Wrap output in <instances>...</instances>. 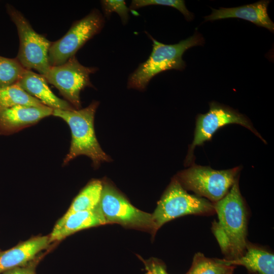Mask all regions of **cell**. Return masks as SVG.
Returning <instances> with one entry per match:
<instances>
[{
	"mask_svg": "<svg viewBox=\"0 0 274 274\" xmlns=\"http://www.w3.org/2000/svg\"><path fill=\"white\" fill-rule=\"evenodd\" d=\"M53 111L45 105H16L0 110V132L11 133L20 131L52 115Z\"/></svg>",
	"mask_w": 274,
	"mask_h": 274,
	"instance_id": "cell-11",
	"label": "cell"
},
{
	"mask_svg": "<svg viewBox=\"0 0 274 274\" xmlns=\"http://www.w3.org/2000/svg\"><path fill=\"white\" fill-rule=\"evenodd\" d=\"M234 268L223 263L221 259L206 257L201 253H196L193 257L192 265L186 274H225Z\"/></svg>",
	"mask_w": 274,
	"mask_h": 274,
	"instance_id": "cell-19",
	"label": "cell"
},
{
	"mask_svg": "<svg viewBox=\"0 0 274 274\" xmlns=\"http://www.w3.org/2000/svg\"><path fill=\"white\" fill-rule=\"evenodd\" d=\"M146 274H168L165 266L157 259H152L144 262Z\"/></svg>",
	"mask_w": 274,
	"mask_h": 274,
	"instance_id": "cell-23",
	"label": "cell"
},
{
	"mask_svg": "<svg viewBox=\"0 0 274 274\" xmlns=\"http://www.w3.org/2000/svg\"><path fill=\"white\" fill-rule=\"evenodd\" d=\"M106 224L99 206L94 210L74 213L58 221L49 237L50 243L61 240L78 231Z\"/></svg>",
	"mask_w": 274,
	"mask_h": 274,
	"instance_id": "cell-13",
	"label": "cell"
},
{
	"mask_svg": "<svg viewBox=\"0 0 274 274\" xmlns=\"http://www.w3.org/2000/svg\"><path fill=\"white\" fill-rule=\"evenodd\" d=\"M98 105L99 102L94 100L83 109L53 110L52 115L64 121L71 131V146L63 160V165L82 155L89 157L95 168L104 162L110 161L109 156L100 147L95 133L94 119Z\"/></svg>",
	"mask_w": 274,
	"mask_h": 274,
	"instance_id": "cell-2",
	"label": "cell"
},
{
	"mask_svg": "<svg viewBox=\"0 0 274 274\" xmlns=\"http://www.w3.org/2000/svg\"><path fill=\"white\" fill-rule=\"evenodd\" d=\"M3 274H36L34 265L18 267L3 272Z\"/></svg>",
	"mask_w": 274,
	"mask_h": 274,
	"instance_id": "cell-24",
	"label": "cell"
},
{
	"mask_svg": "<svg viewBox=\"0 0 274 274\" xmlns=\"http://www.w3.org/2000/svg\"><path fill=\"white\" fill-rule=\"evenodd\" d=\"M218 221L212 225L222 253L232 260L245 253L248 244V212L239 187V177L227 194L213 203Z\"/></svg>",
	"mask_w": 274,
	"mask_h": 274,
	"instance_id": "cell-1",
	"label": "cell"
},
{
	"mask_svg": "<svg viewBox=\"0 0 274 274\" xmlns=\"http://www.w3.org/2000/svg\"><path fill=\"white\" fill-rule=\"evenodd\" d=\"M233 270H234V268H233V269L230 270L229 271H227L225 274H233Z\"/></svg>",
	"mask_w": 274,
	"mask_h": 274,
	"instance_id": "cell-25",
	"label": "cell"
},
{
	"mask_svg": "<svg viewBox=\"0 0 274 274\" xmlns=\"http://www.w3.org/2000/svg\"><path fill=\"white\" fill-rule=\"evenodd\" d=\"M269 1L262 0L253 4L233 8H212V13L205 16V21L227 18H239L250 21L273 32L274 23L267 13Z\"/></svg>",
	"mask_w": 274,
	"mask_h": 274,
	"instance_id": "cell-12",
	"label": "cell"
},
{
	"mask_svg": "<svg viewBox=\"0 0 274 274\" xmlns=\"http://www.w3.org/2000/svg\"><path fill=\"white\" fill-rule=\"evenodd\" d=\"M97 70L96 67L82 65L74 56L62 64L51 66L44 77L75 109L78 110L81 108L80 92L87 87H93L90 75Z\"/></svg>",
	"mask_w": 274,
	"mask_h": 274,
	"instance_id": "cell-10",
	"label": "cell"
},
{
	"mask_svg": "<svg viewBox=\"0 0 274 274\" xmlns=\"http://www.w3.org/2000/svg\"><path fill=\"white\" fill-rule=\"evenodd\" d=\"M151 5L171 7L179 10L188 21L193 18V14L188 10L183 0H133L131 1L129 9H137Z\"/></svg>",
	"mask_w": 274,
	"mask_h": 274,
	"instance_id": "cell-21",
	"label": "cell"
},
{
	"mask_svg": "<svg viewBox=\"0 0 274 274\" xmlns=\"http://www.w3.org/2000/svg\"><path fill=\"white\" fill-rule=\"evenodd\" d=\"M209 111L197 115L196 118L194 138L190 145L185 162L191 164L193 162L194 150L197 146L210 141L213 134L220 128L226 125L237 124L251 131L263 142L265 141L254 127L247 117L236 110L216 101L209 104Z\"/></svg>",
	"mask_w": 274,
	"mask_h": 274,
	"instance_id": "cell-8",
	"label": "cell"
},
{
	"mask_svg": "<svg viewBox=\"0 0 274 274\" xmlns=\"http://www.w3.org/2000/svg\"><path fill=\"white\" fill-rule=\"evenodd\" d=\"M102 188L103 182L100 180L90 182L76 196L68 210L60 219H64L75 212L92 210L97 208Z\"/></svg>",
	"mask_w": 274,
	"mask_h": 274,
	"instance_id": "cell-17",
	"label": "cell"
},
{
	"mask_svg": "<svg viewBox=\"0 0 274 274\" xmlns=\"http://www.w3.org/2000/svg\"><path fill=\"white\" fill-rule=\"evenodd\" d=\"M16 105L41 107L44 105L28 94L17 83L0 87V110Z\"/></svg>",
	"mask_w": 274,
	"mask_h": 274,
	"instance_id": "cell-18",
	"label": "cell"
},
{
	"mask_svg": "<svg viewBox=\"0 0 274 274\" xmlns=\"http://www.w3.org/2000/svg\"><path fill=\"white\" fill-rule=\"evenodd\" d=\"M241 167L216 170L209 166L193 164L179 172L176 178L186 190L216 202L228 192L239 177Z\"/></svg>",
	"mask_w": 274,
	"mask_h": 274,
	"instance_id": "cell-5",
	"label": "cell"
},
{
	"mask_svg": "<svg viewBox=\"0 0 274 274\" xmlns=\"http://www.w3.org/2000/svg\"><path fill=\"white\" fill-rule=\"evenodd\" d=\"M146 32L152 41V50L147 60L140 64L129 75L128 88L144 90L152 78L158 74L169 70L182 71L186 67L182 58L184 52L204 43L203 37L197 31L187 39L170 45L160 43Z\"/></svg>",
	"mask_w": 274,
	"mask_h": 274,
	"instance_id": "cell-3",
	"label": "cell"
},
{
	"mask_svg": "<svg viewBox=\"0 0 274 274\" xmlns=\"http://www.w3.org/2000/svg\"><path fill=\"white\" fill-rule=\"evenodd\" d=\"M229 266L242 265L253 274H274L273 254L248 242L245 253L232 260L221 259Z\"/></svg>",
	"mask_w": 274,
	"mask_h": 274,
	"instance_id": "cell-16",
	"label": "cell"
},
{
	"mask_svg": "<svg viewBox=\"0 0 274 274\" xmlns=\"http://www.w3.org/2000/svg\"><path fill=\"white\" fill-rule=\"evenodd\" d=\"M105 22L104 16L97 9L75 21L63 37L51 43L48 53L50 65L62 64L75 56L88 41L100 32Z\"/></svg>",
	"mask_w": 274,
	"mask_h": 274,
	"instance_id": "cell-9",
	"label": "cell"
},
{
	"mask_svg": "<svg viewBox=\"0 0 274 274\" xmlns=\"http://www.w3.org/2000/svg\"><path fill=\"white\" fill-rule=\"evenodd\" d=\"M6 8L16 26L19 38L16 59L26 70H35L44 77L51 67L48 53L52 42L37 33L23 15L13 6L7 4Z\"/></svg>",
	"mask_w": 274,
	"mask_h": 274,
	"instance_id": "cell-6",
	"label": "cell"
},
{
	"mask_svg": "<svg viewBox=\"0 0 274 274\" xmlns=\"http://www.w3.org/2000/svg\"><path fill=\"white\" fill-rule=\"evenodd\" d=\"M215 213L213 202L188 193L175 177L158 201L152 215L158 230L165 223L181 216L210 215Z\"/></svg>",
	"mask_w": 274,
	"mask_h": 274,
	"instance_id": "cell-4",
	"label": "cell"
},
{
	"mask_svg": "<svg viewBox=\"0 0 274 274\" xmlns=\"http://www.w3.org/2000/svg\"><path fill=\"white\" fill-rule=\"evenodd\" d=\"M25 70L16 58L0 56V87L17 83Z\"/></svg>",
	"mask_w": 274,
	"mask_h": 274,
	"instance_id": "cell-20",
	"label": "cell"
},
{
	"mask_svg": "<svg viewBox=\"0 0 274 274\" xmlns=\"http://www.w3.org/2000/svg\"><path fill=\"white\" fill-rule=\"evenodd\" d=\"M49 243V236H38L0 253V273L24 266Z\"/></svg>",
	"mask_w": 274,
	"mask_h": 274,
	"instance_id": "cell-15",
	"label": "cell"
},
{
	"mask_svg": "<svg viewBox=\"0 0 274 274\" xmlns=\"http://www.w3.org/2000/svg\"><path fill=\"white\" fill-rule=\"evenodd\" d=\"M45 78L41 74L25 70L18 84L30 95L52 109L73 110L74 107L67 101L54 94L49 88Z\"/></svg>",
	"mask_w": 274,
	"mask_h": 274,
	"instance_id": "cell-14",
	"label": "cell"
},
{
	"mask_svg": "<svg viewBox=\"0 0 274 274\" xmlns=\"http://www.w3.org/2000/svg\"><path fill=\"white\" fill-rule=\"evenodd\" d=\"M99 207L107 224L117 223L124 227L148 231L152 235L157 231L151 214L135 208L108 182H103Z\"/></svg>",
	"mask_w": 274,
	"mask_h": 274,
	"instance_id": "cell-7",
	"label": "cell"
},
{
	"mask_svg": "<svg viewBox=\"0 0 274 274\" xmlns=\"http://www.w3.org/2000/svg\"><path fill=\"white\" fill-rule=\"evenodd\" d=\"M102 9L105 16L109 18L113 12L117 13L120 16L122 23L125 25L129 20V8L123 0L101 1Z\"/></svg>",
	"mask_w": 274,
	"mask_h": 274,
	"instance_id": "cell-22",
	"label": "cell"
}]
</instances>
